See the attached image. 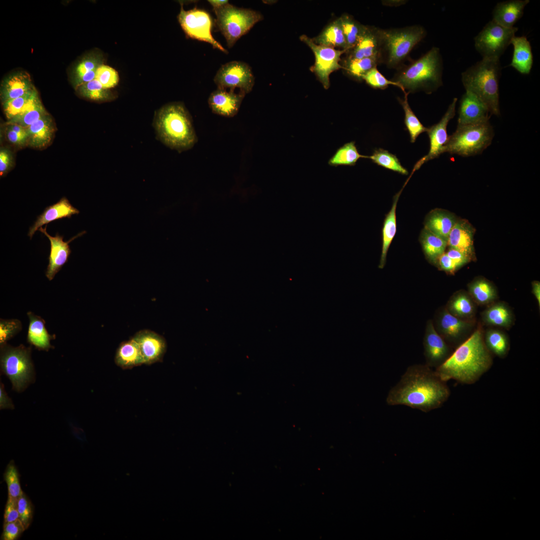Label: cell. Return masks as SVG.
<instances>
[{
  "label": "cell",
  "mask_w": 540,
  "mask_h": 540,
  "mask_svg": "<svg viewBox=\"0 0 540 540\" xmlns=\"http://www.w3.org/2000/svg\"><path fill=\"white\" fill-rule=\"evenodd\" d=\"M10 156L6 150H1L0 152V174L4 176L8 172L10 166Z\"/></svg>",
  "instance_id": "680465c9"
},
{
  "label": "cell",
  "mask_w": 540,
  "mask_h": 540,
  "mask_svg": "<svg viewBox=\"0 0 540 540\" xmlns=\"http://www.w3.org/2000/svg\"><path fill=\"white\" fill-rule=\"evenodd\" d=\"M458 219L452 212L440 208L430 211L424 220V228L446 241Z\"/></svg>",
  "instance_id": "484cf974"
},
{
  "label": "cell",
  "mask_w": 540,
  "mask_h": 540,
  "mask_svg": "<svg viewBox=\"0 0 540 540\" xmlns=\"http://www.w3.org/2000/svg\"><path fill=\"white\" fill-rule=\"evenodd\" d=\"M532 292L536 299L538 306H540V283L535 280L532 282Z\"/></svg>",
  "instance_id": "94428289"
},
{
  "label": "cell",
  "mask_w": 540,
  "mask_h": 540,
  "mask_svg": "<svg viewBox=\"0 0 540 540\" xmlns=\"http://www.w3.org/2000/svg\"><path fill=\"white\" fill-rule=\"evenodd\" d=\"M529 2L528 0H512L498 2L494 10L492 20L506 28L514 27Z\"/></svg>",
  "instance_id": "d4e9b609"
},
{
  "label": "cell",
  "mask_w": 540,
  "mask_h": 540,
  "mask_svg": "<svg viewBox=\"0 0 540 540\" xmlns=\"http://www.w3.org/2000/svg\"><path fill=\"white\" fill-rule=\"evenodd\" d=\"M36 88L23 96L2 102V107L7 118L10 120L18 114L34 99L38 96Z\"/></svg>",
  "instance_id": "bcb514c9"
},
{
  "label": "cell",
  "mask_w": 540,
  "mask_h": 540,
  "mask_svg": "<svg viewBox=\"0 0 540 540\" xmlns=\"http://www.w3.org/2000/svg\"><path fill=\"white\" fill-rule=\"evenodd\" d=\"M208 2L213 7V10L220 8L229 3L227 0H208Z\"/></svg>",
  "instance_id": "6125c7cd"
},
{
  "label": "cell",
  "mask_w": 540,
  "mask_h": 540,
  "mask_svg": "<svg viewBox=\"0 0 540 540\" xmlns=\"http://www.w3.org/2000/svg\"><path fill=\"white\" fill-rule=\"evenodd\" d=\"M482 318L486 324L509 328L512 324L514 316L510 308L500 302L491 304L486 309Z\"/></svg>",
  "instance_id": "836d02e7"
},
{
  "label": "cell",
  "mask_w": 540,
  "mask_h": 540,
  "mask_svg": "<svg viewBox=\"0 0 540 540\" xmlns=\"http://www.w3.org/2000/svg\"><path fill=\"white\" fill-rule=\"evenodd\" d=\"M154 124L160 139L172 149L186 150L197 142L190 116L181 103L169 104L162 107L156 114Z\"/></svg>",
  "instance_id": "3957f363"
},
{
  "label": "cell",
  "mask_w": 540,
  "mask_h": 540,
  "mask_svg": "<svg viewBox=\"0 0 540 540\" xmlns=\"http://www.w3.org/2000/svg\"><path fill=\"white\" fill-rule=\"evenodd\" d=\"M133 337L140 346L144 364L162 361L166 350V342L164 336L149 330H142Z\"/></svg>",
  "instance_id": "2e32d148"
},
{
  "label": "cell",
  "mask_w": 540,
  "mask_h": 540,
  "mask_svg": "<svg viewBox=\"0 0 540 540\" xmlns=\"http://www.w3.org/2000/svg\"><path fill=\"white\" fill-rule=\"evenodd\" d=\"M436 263L441 270L449 273H454L458 269L455 263L446 252L438 258Z\"/></svg>",
  "instance_id": "9f6ffc18"
},
{
  "label": "cell",
  "mask_w": 540,
  "mask_h": 540,
  "mask_svg": "<svg viewBox=\"0 0 540 540\" xmlns=\"http://www.w3.org/2000/svg\"><path fill=\"white\" fill-rule=\"evenodd\" d=\"M26 529L20 519L14 522L4 524L2 540H15L18 539Z\"/></svg>",
  "instance_id": "f5cc1de1"
},
{
  "label": "cell",
  "mask_w": 540,
  "mask_h": 540,
  "mask_svg": "<svg viewBox=\"0 0 540 540\" xmlns=\"http://www.w3.org/2000/svg\"><path fill=\"white\" fill-rule=\"evenodd\" d=\"M382 62L394 68L403 61L414 46L426 36L420 26L400 28L380 29Z\"/></svg>",
  "instance_id": "8992f818"
},
{
  "label": "cell",
  "mask_w": 540,
  "mask_h": 540,
  "mask_svg": "<svg viewBox=\"0 0 540 540\" xmlns=\"http://www.w3.org/2000/svg\"><path fill=\"white\" fill-rule=\"evenodd\" d=\"M382 62L380 56H372L362 58H352L346 57L342 62L343 69L356 78L362 80V77L370 70Z\"/></svg>",
  "instance_id": "f35d334b"
},
{
  "label": "cell",
  "mask_w": 540,
  "mask_h": 540,
  "mask_svg": "<svg viewBox=\"0 0 540 540\" xmlns=\"http://www.w3.org/2000/svg\"><path fill=\"white\" fill-rule=\"evenodd\" d=\"M490 114L488 108L480 99L466 92L460 102L458 126L489 121Z\"/></svg>",
  "instance_id": "e0dca14e"
},
{
  "label": "cell",
  "mask_w": 540,
  "mask_h": 540,
  "mask_svg": "<svg viewBox=\"0 0 540 540\" xmlns=\"http://www.w3.org/2000/svg\"><path fill=\"white\" fill-rule=\"evenodd\" d=\"M446 253L453 260L458 268L471 260L468 256L455 248H449Z\"/></svg>",
  "instance_id": "11a10c76"
},
{
  "label": "cell",
  "mask_w": 540,
  "mask_h": 540,
  "mask_svg": "<svg viewBox=\"0 0 540 540\" xmlns=\"http://www.w3.org/2000/svg\"><path fill=\"white\" fill-rule=\"evenodd\" d=\"M404 100L398 98V100L402 106L404 112V124L410 135L411 142H414L418 136L424 132H426L428 128L420 122L411 109L408 100L410 92H405Z\"/></svg>",
  "instance_id": "60d3db41"
},
{
  "label": "cell",
  "mask_w": 540,
  "mask_h": 540,
  "mask_svg": "<svg viewBox=\"0 0 540 540\" xmlns=\"http://www.w3.org/2000/svg\"><path fill=\"white\" fill-rule=\"evenodd\" d=\"M46 227L47 226L46 225L44 228L40 227L38 230L47 236L50 241V250L46 276L49 280H52L68 261L72 252L70 242L82 235L85 232L80 233L68 242H64V236L60 235L58 233H56L54 236L50 235L46 232Z\"/></svg>",
  "instance_id": "9a60e30c"
},
{
  "label": "cell",
  "mask_w": 540,
  "mask_h": 540,
  "mask_svg": "<svg viewBox=\"0 0 540 540\" xmlns=\"http://www.w3.org/2000/svg\"><path fill=\"white\" fill-rule=\"evenodd\" d=\"M178 18L182 28L189 37L208 42L214 48L228 54V50L213 37L212 20L206 11L196 8L185 10L182 4Z\"/></svg>",
  "instance_id": "8fae6325"
},
{
  "label": "cell",
  "mask_w": 540,
  "mask_h": 540,
  "mask_svg": "<svg viewBox=\"0 0 540 540\" xmlns=\"http://www.w3.org/2000/svg\"><path fill=\"white\" fill-rule=\"evenodd\" d=\"M18 506L19 519L26 530L32 520L33 506L30 500L23 492L18 498Z\"/></svg>",
  "instance_id": "816d5d0a"
},
{
  "label": "cell",
  "mask_w": 540,
  "mask_h": 540,
  "mask_svg": "<svg viewBox=\"0 0 540 540\" xmlns=\"http://www.w3.org/2000/svg\"><path fill=\"white\" fill-rule=\"evenodd\" d=\"M31 351V346L23 344L17 347L7 344L0 346L1 371L9 378L12 389L16 392H22L34 380Z\"/></svg>",
  "instance_id": "ba28073f"
},
{
  "label": "cell",
  "mask_w": 540,
  "mask_h": 540,
  "mask_svg": "<svg viewBox=\"0 0 540 540\" xmlns=\"http://www.w3.org/2000/svg\"><path fill=\"white\" fill-rule=\"evenodd\" d=\"M35 88L30 76L25 72H17L4 78L0 86L2 103L23 96Z\"/></svg>",
  "instance_id": "cb8c5ba5"
},
{
  "label": "cell",
  "mask_w": 540,
  "mask_h": 540,
  "mask_svg": "<svg viewBox=\"0 0 540 540\" xmlns=\"http://www.w3.org/2000/svg\"><path fill=\"white\" fill-rule=\"evenodd\" d=\"M114 362L123 370L144 364L140 346L134 337L120 344L116 352Z\"/></svg>",
  "instance_id": "4316f807"
},
{
  "label": "cell",
  "mask_w": 540,
  "mask_h": 540,
  "mask_svg": "<svg viewBox=\"0 0 540 540\" xmlns=\"http://www.w3.org/2000/svg\"><path fill=\"white\" fill-rule=\"evenodd\" d=\"M518 30L489 22L474 38V46L482 58L499 60Z\"/></svg>",
  "instance_id": "30bf717a"
},
{
  "label": "cell",
  "mask_w": 540,
  "mask_h": 540,
  "mask_svg": "<svg viewBox=\"0 0 540 540\" xmlns=\"http://www.w3.org/2000/svg\"><path fill=\"white\" fill-rule=\"evenodd\" d=\"M19 519L18 498L8 495L4 513V524L14 522Z\"/></svg>",
  "instance_id": "db71d44e"
},
{
  "label": "cell",
  "mask_w": 540,
  "mask_h": 540,
  "mask_svg": "<svg viewBox=\"0 0 540 540\" xmlns=\"http://www.w3.org/2000/svg\"><path fill=\"white\" fill-rule=\"evenodd\" d=\"M340 18L348 50L357 44L364 25L361 24L348 14H344Z\"/></svg>",
  "instance_id": "f6af8a7d"
},
{
  "label": "cell",
  "mask_w": 540,
  "mask_h": 540,
  "mask_svg": "<svg viewBox=\"0 0 540 540\" xmlns=\"http://www.w3.org/2000/svg\"><path fill=\"white\" fill-rule=\"evenodd\" d=\"M300 39L311 49L314 55L315 62L310 70L314 73L324 88L328 89L330 86V76L332 72L343 68L339 62L341 56L347 51L317 44L312 38L304 34L302 35Z\"/></svg>",
  "instance_id": "7c38bea8"
},
{
  "label": "cell",
  "mask_w": 540,
  "mask_h": 540,
  "mask_svg": "<svg viewBox=\"0 0 540 540\" xmlns=\"http://www.w3.org/2000/svg\"><path fill=\"white\" fill-rule=\"evenodd\" d=\"M420 240L426 257L431 262L436 264L438 258L445 252L447 241L424 228Z\"/></svg>",
  "instance_id": "e575fe53"
},
{
  "label": "cell",
  "mask_w": 540,
  "mask_h": 540,
  "mask_svg": "<svg viewBox=\"0 0 540 540\" xmlns=\"http://www.w3.org/2000/svg\"><path fill=\"white\" fill-rule=\"evenodd\" d=\"M312 40L318 45L333 48H340L348 50L340 18L328 24L320 33L312 38Z\"/></svg>",
  "instance_id": "4dcf8cb0"
},
{
  "label": "cell",
  "mask_w": 540,
  "mask_h": 540,
  "mask_svg": "<svg viewBox=\"0 0 540 540\" xmlns=\"http://www.w3.org/2000/svg\"><path fill=\"white\" fill-rule=\"evenodd\" d=\"M95 79L100 83L104 88L110 90L118 84L119 76L114 68L102 64L96 70Z\"/></svg>",
  "instance_id": "681fc988"
},
{
  "label": "cell",
  "mask_w": 540,
  "mask_h": 540,
  "mask_svg": "<svg viewBox=\"0 0 540 540\" xmlns=\"http://www.w3.org/2000/svg\"><path fill=\"white\" fill-rule=\"evenodd\" d=\"M366 83L374 88L384 90L389 85H394L400 88L404 92H406L400 84L392 80H387L376 68H374L362 77Z\"/></svg>",
  "instance_id": "c3c4849f"
},
{
  "label": "cell",
  "mask_w": 540,
  "mask_h": 540,
  "mask_svg": "<svg viewBox=\"0 0 540 540\" xmlns=\"http://www.w3.org/2000/svg\"><path fill=\"white\" fill-rule=\"evenodd\" d=\"M484 341L488 350L498 356L503 358L508 354L510 349L508 340L502 332L494 329L488 330L486 333Z\"/></svg>",
  "instance_id": "b9f144b4"
},
{
  "label": "cell",
  "mask_w": 540,
  "mask_h": 540,
  "mask_svg": "<svg viewBox=\"0 0 540 540\" xmlns=\"http://www.w3.org/2000/svg\"><path fill=\"white\" fill-rule=\"evenodd\" d=\"M424 354L428 366H438L449 356V348L437 332L432 323L428 324L424 338Z\"/></svg>",
  "instance_id": "7402d4cb"
},
{
  "label": "cell",
  "mask_w": 540,
  "mask_h": 540,
  "mask_svg": "<svg viewBox=\"0 0 540 540\" xmlns=\"http://www.w3.org/2000/svg\"><path fill=\"white\" fill-rule=\"evenodd\" d=\"M28 144L34 148L46 146L50 142L54 132V126L49 114L27 128Z\"/></svg>",
  "instance_id": "f1b7e54d"
},
{
  "label": "cell",
  "mask_w": 540,
  "mask_h": 540,
  "mask_svg": "<svg viewBox=\"0 0 540 540\" xmlns=\"http://www.w3.org/2000/svg\"><path fill=\"white\" fill-rule=\"evenodd\" d=\"M442 60L438 48L433 47L427 53L401 70L394 82L410 93L422 90L430 93L442 84Z\"/></svg>",
  "instance_id": "5b68a950"
},
{
  "label": "cell",
  "mask_w": 540,
  "mask_h": 540,
  "mask_svg": "<svg viewBox=\"0 0 540 540\" xmlns=\"http://www.w3.org/2000/svg\"><path fill=\"white\" fill-rule=\"evenodd\" d=\"M450 390L446 382L428 365L409 367L389 392L390 406L404 405L425 412L438 408L447 400Z\"/></svg>",
  "instance_id": "6da1fadb"
},
{
  "label": "cell",
  "mask_w": 540,
  "mask_h": 540,
  "mask_svg": "<svg viewBox=\"0 0 540 540\" xmlns=\"http://www.w3.org/2000/svg\"><path fill=\"white\" fill-rule=\"evenodd\" d=\"M27 315L30 321L27 334L28 342L39 350L48 351L54 348L51 345L50 341L54 338V336L50 335L48 332L44 320L31 312H28Z\"/></svg>",
  "instance_id": "83f0119b"
},
{
  "label": "cell",
  "mask_w": 540,
  "mask_h": 540,
  "mask_svg": "<svg viewBox=\"0 0 540 540\" xmlns=\"http://www.w3.org/2000/svg\"><path fill=\"white\" fill-rule=\"evenodd\" d=\"M456 102L457 98H454L440 120L428 128L426 132L430 140L429 152L416 162L414 168L415 170L418 169L424 163L438 158L444 152L445 146L449 137L446 128L450 120L455 116Z\"/></svg>",
  "instance_id": "5bb4252c"
},
{
  "label": "cell",
  "mask_w": 540,
  "mask_h": 540,
  "mask_svg": "<svg viewBox=\"0 0 540 540\" xmlns=\"http://www.w3.org/2000/svg\"><path fill=\"white\" fill-rule=\"evenodd\" d=\"M214 82L218 88L234 90L247 94L254 84V77L250 66L241 61H231L222 65L216 72Z\"/></svg>",
  "instance_id": "4fadbf2b"
},
{
  "label": "cell",
  "mask_w": 540,
  "mask_h": 540,
  "mask_svg": "<svg viewBox=\"0 0 540 540\" xmlns=\"http://www.w3.org/2000/svg\"><path fill=\"white\" fill-rule=\"evenodd\" d=\"M4 479L6 482L8 495L18 498L22 492L20 483L18 470L13 461L8 464L4 473Z\"/></svg>",
  "instance_id": "7dc6e473"
},
{
  "label": "cell",
  "mask_w": 540,
  "mask_h": 540,
  "mask_svg": "<svg viewBox=\"0 0 540 540\" xmlns=\"http://www.w3.org/2000/svg\"><path fill=\"white\" fill-rule=\"evenodd\" d=\"M216 24L224 36L229 48L248 32L257 22L263 20L258 12L235 6L229 3L214 10Z\"/></svg>",
  "instance_id": "9c48e42d"
},
{
  "label": "cell",
  "mask_w": 540,
  "mask_h": 540,
  "mask_svg": "<svg viewBox=\"0 0 540 540\" xmlns=\"http://www.w3.org/2000/svg\"><path fill=\"white\" fill-rule=\"evenodd\" d=\"M474 229L466 220H458L448 238V246L462 252L471 260L475 258L473 236Z\"/></svg>",
  "instance_id": "ffe728a7"
},
{
  "label": "cell",
  "mask_w": 540,
  "mask_h": 540,
  "mask_svg": "<svg viewBox=\"0 0 540 540\" xmlns=\"http://www.w3.org/2000/svg\"><path fill=\"white\" fill-rule=\"evenodd\" d=\"M454 316L464 320H470L474 315V301L468 293L461 290L456 292L450 300L448 310Z\"/></svg>",
  "instance_id": "8d00e7d4"
},
{
  "label": "cell",
  "mask_w": 540,
  "mask_h": 540,
  "mask_svg": "<svg viewBox=\"0 0 540 540\" xmlns=\"http://www.w3.org/2000/svg\"><path fill=\"white\" fill-rule=\"evenodd\" d=\"M102 53L93 50L85 54L75 64L72 72V82L75 89L95 79L98 68L104 64Z\"/></svg>",
  "instance_id": "44dd1931"
},
{
  "label": "cell",
  "mask_w": 540,
  "mask_h": 540,
  "mask_svg": "<svg viewBox=\"0 0 540 540\" xmlns=\"http://www.w3.org/2000/svg\"><path fill=\"white\" fill-rule=\"evenodd\" d=\"M246 94L234 90L217 88L210 94L208 104L212 112L226 117H233L238 112Z\"/></svg>",
  "instance_id": "ac0fdd59"
},
{
  "label": "cell",
  "mask_w": 540,
  "mask_h": 540,
  "mask_svg": "<svg viewBox=\"0 0 540 540\" xmlns=\"http://www.w3.org/2000/svg\"><path fill=\"white\" fill-rule=\"evenodd\" d=\"M468 294L474 302L482 305L488 304L495 300L497 291L494 285L483 278H478L468 286Z\"/></svg>",
  "instance_id": "d590c367"
},
{
  "label": "cell",
  "mask_w": 540,
  "mask_h": 540,
  "mask_svg": "<svg viewBox=\"0 0 540 540\" xmlns=\"http://www.w3.org/2000/svg\"><path fill=\"white\" fill-rule=\"evenodd\" d=\"M368 158L380 166L400 174L407 175L408 174L394 154L382 148L374 150L372 155L368 156Z\"/></svg>",
  "instance_id": "ee69618b"
},
{
  "label": "cell",
  "mask_w": 540,
  "mask_h": 540,
  "mask_svg": "<svg viewBox=\"0 0 540 540\" xmlns=\"http://www.w3.org/2000/svg\"><path fill=\"white\" fill-rule=\"evenodd\" d=\"M492 358L483 332L477 328L435 370L444 381L454 380L464 384L475 383L492 366Z\"/></svg>",
  "instance_id": "7a4b0ae2"
},
{
  "label": "cell",
  "mask_w": 540,
  "mask_h": 540,
  "mask_svg": "<svg viewBox=\"0 0 540 540\" xmlns=\"http://www.w3.org/2000/svg\"><path fill=\"white\" fill-rule=\"evenodd\" d=\"M14 406L11 399L8 396L4 390V384L0 383V408L12 409Z\"/></svg>",
  "instance_id": "91938a15"
},
{
  "label": "cell",
  "mask_w": 540,
  "mask_h": 540,
  "mask_svg": "<svg viewBox=\"0 0 540 540\" xmlns=\"http://www.w3.org/2000/svg\"><path fill=\"white\" fill-rule=\"evenodd\" d=\"M404 188V187H403ZM403 188L394 196L392 208L386 215L382 231V245L379 268H384L388 250L396 232V208Z\"/></svg>",
  "instance_id": "d6a6232c"
},
{
  "label": "cell",
  "mask_w": 540,
  "mask_h": 540,
  "mask_svg": "<svg viewBox=\"0 0 540 540\" xmlns=\"http://www.w3.org/2000/svg\"><path fill=\"white\" fill-rule=\"evenodd\" d=\"M48 114L38 96L30 102L18 114L8 120L6 124H16L27 128Z\"/></svg>",
  "instance_id": "74e56055"
},
{
  "label": "cell",
  "mask_w": 540,
  "mask_h": 540,
  "mask_svg": "<svg viewBox=\"0 0 540 540\" xmlns=\"http://www.w3.org/2000/svg\"><path fill=\"white\" fill-rule=\"evenodd\" d=\"M501 66L499 60L482 58L462 74L466 90L480 99L490 114L500 115L498 83Z\"/></svg>",
  "instance_id": "277c9868"
},
{
  "label": "cell",
  "mask_w": 540,
  "mask_h": 540,
  "mask_svg": "<svg viewBox=\"0 0 540 540\" xmlns=\"http://www.w3.org/2000/svg\"><path fill=\"white\" fill-rule=\"evenodd\" d=\"M360 158H368V156L360 154L355 145V142H350L338 148L328 163L332 166H352Z\"/></svg>",
  "instance_id": "ab89813d"
},
{
  "label": "cell",
  "mask_w": 540,
  "mask_h": 540,
  "mask_svg": "<svg viewBox=\"0 0 540 540\" xmlns=\"http://www.w3.org/2000/svg\"><path fill=\"white\" fill-rule=\"evenodd\" d=\"M380 29L372 26H364L356 45L346 52V57L362 58L380 56L382 58Z\"/></svg>",
  "instance_id": "d6986e66"
},
{
  "label": "cell",
  "mask_w": 540,
  "mask_h": 540,
  "mask_svg": "<svg viewBox=\"0 0 540 540\" xmlns=\"http://www.w3.org/2000/svg\"><path fill=\"white\" fill-rule=\"evenodd\" d=\"M510 44L514 47L510 66L522 74H528L532 68L533 56L530 42L524 36H514Z\"/></svg>",
  "instance_id": "f546056e"
},
{
  "label": "cell",
  "mask_w": 540,
  "mask_h": 540,
  "mask_svg": "<svg viewBox=\"0 0 540 540\" xmlns=\"http://www.w3.org/2000/svg\"><path fill=\"white\" fill-rule=\"evenodd\" d=\"M472 324L470 320L460 319L450 314L447 310L442 312L439 320L440 328L442 334L446 338L452 340L460 338Z\"/></svg>",
  "instance_id": "1f68e13d"
},
{
  "label": "cell",
  "mask_w": 540,
  "mask_h": 540,
  "mask_svg": "<svg viewBox=\"0 0 540 540\" xmlns=\"http://www.w3.org/2000/svg\"><path fill=\"white\" fill-rule=\"evenodd\" d=\"M494 136L489 121L457 126L448 137L444 152L464 157L480 154L491 144Z\"/></svg>",
  "instance_id": "52a82bcc"
},
{
  "label": "cell",
  "mask_w": 540,
  "mask_h": 540,
  "mask_svg": "<svg viewBox=\"0 0 540 540\" xmlns=\"http://www.w3.org/2000/svg\"><path fill=\"white\" fill-rule=\"evenodd\" d=\"M79 213L80 211L73 206L66 198L64 197L55 204L46 208L30 228L28 235L32 239L36 231L43 225L63 218H70L72 215Z\"/></svg>",
  "instance_id": "603a6c76"
},
{
  "label": "cell",
  "mask_w": 540,
  "mask_h": 540,
  "mask_svg": "<svg viewBox=\"0 0 540 540\" xmlns=\"http://www.w3.org/2000/svg\"><path fill=\"white\" fill-rule=\"evenodd\" d=\"M77 90L82 96L96 102L111 100L115 98L109 89L104 88L96 79L81 85Z\"/></svg>",
  "instance_id": "7bdbcfd3"
},
{
  "label": "cell",
  "mask_w": 540,
  "mask_h": 540,
  "mask_svg": "<svg viewBox=\"0 0 540 540\" xmlns=\"http://www.w3.org/2000/svg\"><path fill=\"white\" fill-rule=\"evenodd\" d=\"M22 329V324L17 319L0 320V344L2 346L17 334Z\"/></svg>",
  "instance_id": "f907efd6"
},
{
  "label": "cell",
  "mask_w": 540,
  "mask_h": 540,
  "mask_svg": "<svg viewBox=\"0 0 540 540\" xmlns=\"http://www.w3.org/2000/svg\"><path fill=\"white\" fill-rule=\"evenodd\" d=\"M6 135L8 140L16 145H23L27 143L28 135L22 134L6 128Z\"/></svg>",
  "instance_id": "6f0895ef"
}]
</instances>
